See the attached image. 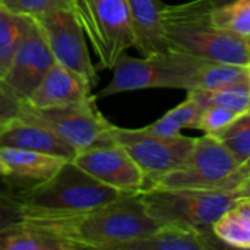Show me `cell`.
<instances>
[{
	"label": "cell",
	"instance_id": "cell-19",
	"mask_svg": "<svg viewBox=\"0 0 250 250\" xmlns=\"http://www.w3.org/2000/svg\"><path fill=\"white\" fill-rule=\"evenodd\" d=\"M212 233L227 248L250 249V198L239 196L214 223Z\"/></svg>",
	"mask_w": 250,
	"mask_h": 250
},
{
	"label": "cell",
	"instance_id": "cell-23",
	"mask_svg": "<svg viewBox=\"0 0 250 250\" xmlns=\"http://www.w3.org/2000/svg\"><path fill=\"white\" fill-rule=\"evenodd\" d=\"M188 95L196 100L202 108L208 105H220L239 113H246L250 110V83H240L214 91L195 89L188 91Z\"/></svg>",
	"mask_w": 250,
	"mask_h": 250
},
{
	"label": "cell",
	"instance_id": "cell-34",
	"mask_svg": "<svg viewBox=\"0 0 250 250\" xmlns=\"http://www.w3.org/2000/svg\"><path fill=\"white\" fill-rule=\"evenodd\" d=\"M9 120H3V119H0V132H1V129L6 126V123H7Z\"/></svg>",
	"mask_w": 250,
	"mask_h": 250
},
{
	"label": "cell",
	"instance_id": "cell-4",
	"mask_svg": "<svg viewBox=\"0 0 250 250\" xmlns=\"http://www.w3.org/2000/svg\"><path fill=\"white\" fill-rule=\"evenodd\" d=\"M205 62L204 59L171 50L142 59L123 53L113 66L110 83L95 94V98L151 88L192 91L196 86V75Z\"/></svg>",
	"mask_w": 250,
	"mask_h": 250
},
{
	"label": "cell",
	"instance_id": "cell-26",
	"mask_svg": "<svg viewBox=\"0 0 250 250\" xmlns=\"http://www.w3.org/2000/svg\"><path fill=\"white\" fill-rule=\"evenodd\" d=\"M72 3L73 0H0V4L7 10L31 19H37L54 9L72 7Z\"/></svg>",
	"mask_w": 250,
	"mask_h": 250
},
{
	"label": "cell",
	"instance_id": "cell-2",
	"mask_svg": "<svg viewBox=\"0 0 250 250\" xmlns=\"http://www.w3.org/2000/svg\"><path fill=\"white\" fill-rule=\"evenodd\" d=\"M122 195L69 160L53 177L29 185L16 196L25 218L60 220L86 214Z\"/></svg>",
	"mask_w": 250,
	"mask_h": 250
},
{
	"label": "cell",
	"instance_id": "cell-25",
	"mask_svg": "<svg viewBox=\"0 0 250 250\" xmlns=\"http://www.w3.org/2000/svg\"><path fill=\"white\" fill-rule=\"evenodd\" d=\"M242 166L250 158V111L242 113L229 126L214 135Z\"/></svg>",
	"mask_w": 250,
	"mask_h": 250
},
{
	"label": "cell",
	"instance_id": "cell-24",
	"mask_svg": "<svg viewBox=\"0 0 250 250\" xmlns=\"http://www.w3.org/2000/svg\"><path fill=\"white\" fill-rule=\"evenodd\" d=\"M209 18L214 25L240 37L250 35V0H234L227 4L212 6Z\"/></svg>",
	"mask_w": 250,
	"mask_h": 250
},
{
	"label": "cell",
	"instance_id": "cell-35",
	"mask_svg": "<svg viewBox=\"0 0 250 250\" xmlns=\"http://www.w3.org/2000/svg\"><path fill=\"white\" fill-rule=\"evenodd\" d=\"M249 111H250V110H249Z\"/></svg>",
	"mask_w": 250,
	"mask_h": 250
},
{
	"label": "cell",
	"instance_id": "cell-33",
	"mask_svg": "<svg viewBox=\"0 0 250 250\" xmlns=\"http://www.w3.org/2000/svg\"><path fill=\"white\" fill-rule=\"evenodd\" d=\"M246 44H248V51H249V64H250V35L246 37Z\"/></svg>",
	"mask_w": 250,
	"mask_h": 250
},
{
	"label": "cell",
	"instance_id": "cell-3",
	"mask_svg": "<svg viewBox=\"0 0 250 250\" xmlns=\"http://www.w3.org/2000/svg\"><path fill=\"white\" fill-rule=\"evenodd\" d=\"M209 9L201 4L164 6L168 50L211 62L250 66L246 38L214 25Z\"/></svg>",
	"mask_w": 250,
	"mask_h": 250
},
{
	"label": "cell",
	"instance_id": "cell-29",
	"mask_svg": "<svg viewBox=\"0 0 250 250\" xmlns=\"http://www.w3.org/2000/svg\"><path fill=\"white\" fill-rule=\"evenodd\" d=\"M25 100L18 97L12 89H9L1 81H0V119L3 120H12L18 119Z\"/></svg>",
	"mask_w": 250,
	"mask_h": 250
},
{
	"label": "cell",
	"instance_id": "cell-27",
	"mask_svg": "<svg viewBox=\"0 0 250 250\" xmlns=\"http://www.w3.org/2000/svg\"><path fill=\"white\" fill-rule=\"evenodd\" d=\"M242 113L226 108V107H220V105H208L204 107L201 117H199V123H198V129L204 130L207 135H217L220 130H223L226 126H229L233 120H236Z\"/></svg>",
	"mask_w": 250,
	"mask_h": 250
},
{
	"label": "cell",
	"instance_id": "cell-1",
	"mask_svg": "<svg viewBox=\"0 0 250 250\" xmlns=\"http://www.w3.org/2000/svg\"><path fill=\"white\" fill-rule=\"evenodd\" d=\"M57 236L66 239L76 250H120L122 246L148 237L160 230L149 215L139 193H123L117 199L73 218H31Z\"/></svg>",
	"mask_w": 250,
	"mask_h": 250
},
{
	"label": "cell",
	"instance_id": "cell-11",
	"mask_svg": "<svg viewBox=\"0 0 250 250\" xmlns=\"http://www.w3.org/2000/svg\"><path fill=\"white\" fill-rule=\"evenodd\" d=\"M72 161L95 180L122 193L144 190L145 176L142 170L119 144L89 148L78 152Z\"/></svg>",
	"mask_w": 250,
	"mask_h": 250
},
{
	"label": "cell",
	"instance_id": "cell-10",
	"mask_svg": "<svg viewBox=\"0 0 250 250\" xmlns=\"http://www.w3.org/2000/svg\"><path fill=\"white\" fill-rule=\"evenodd\" d=\"M54 62L83 76L92 86L98 82L97 69L91 60L85 32L72 7L54 9L37 19Z\"/></svg>",
	"mask_w": 250,
	"mask_h": 250
},
{
	"label": "cell",
	"instance_id": "cell-5",
	"mask_svg": "<svg viewBox=\"0 0 250 250\" xmlns=\"http://www.w3.org/2000/svg\"><path fill=\"white\" fill-rule=\"evenodd\" d=\"M149 215L163 227L212 231L214 223L239 198L237 190L151 188L139 192Z\"/></svg>",
	"mask_w": 250,
	"mask_h": 250
},
{
	"label": "cell",
	"instance_id": "cell-22",
	"mask_svg": "<svg viewBox=\"0 0 250 250\" xmlns=\"http://www.w3.org/2000/svg\"><path fill=\"white\" fill-rule=\"evenodd\" d=\"M31 18L16 15L0 4V81L6 75Z\"/></svg>",
	"mask_w": 250,
	"mask_h": 250
},
{
	"label": "cell",
	"instance_id": "cell-16",
	"mask_svg": "<svg viewBox=\"0 0 250 250\" xmlns=\"http://www.w3.org/2000/svg\"><path fill=\"white\" fill-rule=\"evenodd\" d=\"M0 157L7 168L6 177L29 182L31 185L48 180L64 166L66 161H69L51 154L7 146L0 148Z\"/></svg>",
	"mask_w": 250,
	"mask_h": 250
},
{
	"label": "cell",
	"instance_id": "cell-9",
	"mask_svg": "<svg viewBox=\"0 0 250 250\" xmlns=\"http://www.w3.org/2000/svg\"><path fill=\"white\" fill-rule=\"evenodd\" d=\"M111 138L122 145L145 176V183L180 167L190 155L196 139L183 135L158 136L144 129L113 126Z\"/></svg>",
	"mask_w": 250,
	"mask_h": 250
},
{
	"label": "cell",
	"instance_id": "cell-30",
	"mask_svg": "<svg viewBox=\"0 0 250 250\" xmlns=\"http://www.w3.org/2000/svg\"><path fill=\"white\" fill-rule=\"evenodd\" d=\"M237 193L239 196H245V198H250V177H246L240 186L237 188Z\"/></svg>",
	"mask_w": 250,
	"mask_h": 250
},
{
	"label": "cell",
	"instance_id": "cell-20",
	"mask_svg": "<svg viewBox=\"0 0 250 250\" xmlns=\"http://www.w3.org/2000/svg\"><path fill=\"white\" fill-rule=\"evenodd\" d=\"M240 83H250V66L207 60L196 75L195 89L214 91Z\"/></svg>",
	"mask_w": 250,
	"mask_h": 250
},
{
	"label": "cell",
	"instance_id": "cell-7",
	"mask_svg": "<svg viewBox=\"0 0 250 250\" xmlns=\"http://www.w3.org/2000/svg\"><path fill=\"white\" fill-rule=\"evenodd\" d=\"M18 119L47 127L69 144L76 154L114 144L111 138L114 125L101 114L95 97L81 104L53 108H37L25 101Z\"/></svg>",
	"mask_w": 250,
	"mask_h": 250
},
{
	"label": "cell",
	"instance_id": "cell-21",
	"mask_svg": "<svg viewBox=\"0 0 250 250\" xmlns=\"http://www.w3.org/2000/svg\"><path fill=\"white\" fill-rule=\"evenodd\" d=\"M202 110L204 108L199 105V103L193 100L190 95H188V98L182 104L176 105L174 108L167 111L161 119L142 129L148 133L158 136H177L180 135L182 129H198Z\"/></svg>",
	"mask_w": 250,
	"mask_h": 250
},
{
	"label": "cell",
	"instance_id": "cell-13",
	"mask_svg": "<svg viewBox=\"0 0 250 250\" xmlns=\"http://www.w3.org/2000/svg\"><path fill=\"white\" fill-rule=\"evenodd\" d=\"M94 97L91 82L54 62L26 103L37 108H53L81 104Z\"/></svg>",
	"mask_w": 250,
	"mask_h": 250
},
{
	"label": "cell",
	"instance_id": "cell-28",
	"mask_svg": "<svg viewBox=\"0 0 250 250\" xmlns=\"http://www.w3.org/2000/svg\"><path fill=\"white\" fill-rule=\"evenodd\" d=\"M25 220L18 196L0 193V234Z\"/></svg>",
	"mask_w": 250,
	"mask_h": 250
},
{
	"label": "cell",
	"instance_id": "cell-15",
	"mask_svg": "<svg viewBox=\"0 0 250 250\" xmlns=\"http://www.w3.org/2000/svg\"><path fill=\"white\" fill-rule=\"evenodd\" d=\"M19 148L72 160L76 151L47 127L12 119L0 132V148Z\"/></svg>",
	"mask_w": 250,
	"mask_h": 250
},
{
	"label": "cell",
	"instance_id": "cell-17",
	"mask_svg": "<svg viewBox=\"0 0 250 250\" xmlns=\"http://www.w3.org/2000/svg\"><path fill=\"white\" fill-rule=\"evenodd\" d=\"M214 240L218 239L212 231L163 226L154 234L130 242L120 250H208L224 246L223 243H214Z\"/></svg>",
	"mask_w": 250,
	"mask_h": 250
},
{
	"label": "cell",
	"instance_id": "cell-12",
	"mask_svg": "<svg viewBox=\"0 0 250 250\" xmlns=\"http://www.w3.org/2000/svg\"><path fill=\"white\" fill-rule=\"evenodd\" d=\"M54 63L51 50L38 23L31 19L1 82L22 100H28Z\"/></svg>",
	"mask_w": 250,
	"mask_h": 250
},
{
	"label": "cell",
	"instance_id": "cell-18",
	"mask_svg": "<svg viewBox=\"0 0 250 250\" xmlns=\"http://www.w3.org/2000/svg\"><path fill=\"white\" fill-rule=\"evenodd\" d=\"M0 250H76L44 224L25 218L0 234Z\"/></svg>",
	"mask_w": 250,
	"mask_h": 250
},
{
	"label": "cell",
	"instance_id": "cell-31",
	"mask_svg": "<svg viewBox=\"0 0 250 250\" xmlns=\"http://www.w3.org/2000/svg\"><path fill=\"white\" fill-rule=\"evenodd\" d=\"M240 173H242V176L246 179V177H250V158L245 163V164H242L240 166Z\"/></svg>",
	"mask_w": 250,
	"mask_h": 250
},
{
	"label": "cell",
	"instance_id": "cell-32",
	"mask_svg": "<svg viewBox=\"0 0 250 250\" xmlns=\"http://www.w3.org/2000/svg\"><path fill=\"white\" fill-rule=\"evenodd\" d=\"M6 176H7V168H6V166L0 157V177H6Z\"/></svg>",
	"mask_w": 250,
	"mask_h": 250
},
{
	"label": "cell",
	"instance_id": "cell-6",
	"mask_svg": "<svg viewBox=\"0 0 250 250\" xmlns=\"http://www.w3.org/2000/svg\"><path fill=\"white\" fill-rule=\"evenodd\" d=\"M243 180L240 164L231 152L215 136L205 133L196 139L190 155L180 167L148 180L144 190L171 188L234 192Z\"/></svg>",
	"mask_w": 250,
	"mask_h": 250
},
{
	"label": "cell",
	"instance_id": "cell-14",
	"mask_svg": "<svg viewBox=\"0 0 250 250\" xmlns=\"http://www.w3.org/2000/svg\"><path fill=\"white\" fill-rule=\"evenodd\" d=\"M135 45L144 57L167 53L168 44L164 35L163 10L160 0H126Z\"/></svg>",
	"mask_w": 250,
	"mask_h": 250
},
{
	"label": "cell",
	"instance_id": "cell-8",
	"mask_svg": "<svg viewBox=\"0 0 250 250\" xmlns=\"http://www.w3.org/2000/svg\"><path fill=\"white\" fill-rule=\"evenodd\" d=\"M72 9L101 67L113 69L135 45L126 0H73Z\"/></svg>",
	"mask_w": 250,
	"mask_h": 250
}]
</instances>
